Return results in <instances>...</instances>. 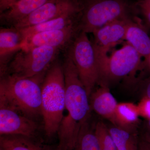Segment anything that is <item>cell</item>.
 Wrapping results in <instances>:
<instances>
[{
  "instance_id": "obj_1",
  "label": "cell",
  "mask_w": 150,
  "mask_h": 150,
  "mask_svg": "<svg viewBox=\"0 0 150 150\" xmlns=\"http://www.w3.org/2000/svg\"><path fill=\"white\" fill-rule=\"evenodd\" d=\"M62 65L66 88L65 109L57 133V150H72L76 148L81 129L88 121L91 105L89 96L68 51Z\"/></svg>"
},
{
  "instance_id": "obj_2",
  "label": "cell",
  "mask_w": 150,
  "mask_h": 150,
  "mask_svg": "<svg viewBox=\"0 0 150 150\" xmlns=\"http://www.w3.org/2000/svg\"><path fill=\"white\" fill-rule=\"evenodd\" d=\"M46 71L31 77L9 74L1 77L0 104L9 106L35 120L41 115V86Z\"/></svg>"
},
{
  "instance_id": "obj_3",
  "label": "cell",
  "mask_w": 150,
  "mask_h": 150,
  "mask_svg": "<svg viewBox=\"0 0 150 150\" xmlns=\"http://www.w3.org/2000/svg\"><path fill=\"white\" fill-rule=\"evenodd\" d=\"M41 116L45 135L57 134L65 109L66 88L63 65L54 62L46 71L41 86Z\"/></svg>"
},
{
  "instance_id": "obj_4",
  "label": "cell",
  "mask_w": 150,
  "mask_h": 150,
  "mask_svg": "<svg viewBox=\"0 0 150 150\" xmlns=\"http://www.w3.org/2000/svg\"><path fill=\"white\" fill-rule=\"evenodd\" d=\"M79 21L80 31L93 33L115 21L131 18L130 6L125 0H83Z\"/></svg>"
},
{
  "instance_id": "obj_5",
  "label": "cell",
  "mask_w": 150,
  "mask_h": 150,
  "mask_svg": "<svg viewBox=\"0 0 150 150\" xmlns=\"http://www.w3.org/2000/svg\"><path fill=\"white\" fill-rule=\"evenodd\" d=\"M71 57L83 84L89 96L100 80L99 65L93 43L87 33L80 31L69 46Z\"/></svg>"
},
{
  "instance_id": "obj_6",
  "label": "cell",
  "mask_w": 150,
  "mask_h": 150,
  "mask_svg": "<svg viewBox=\"0 0 150 150\" xmlns=\"http://www.w3.org/2000/svg\"><path fill=\"white\" fill-rule=\"evenodd\" d=\"M59 51L46 46L22 48L11 60L5 75L31 77L46 72L55 62Z\"/></svg>"
},
{
  "instance_id": "obj_7",
  "label": "cell",
  "mask_w": 150,
  "mask_h": 150,
  "mask_svg": "<svg viewBox=\"0 0 150 150\" xmlns=\"http://www.w3.org/2000/svg\"><path fill=\"white\" fill-rule=\"evenodd\" d=\"M132 18L115 21L98 28L93 32L94 48L96 54L100 73L104 67L110 49L123 40L129 23Z\"/></svg>"
},
{
  "instance_id": "obj_8",
  "label": "cell",
  "mask_w": 150,
  "mask_h": 150,
  "mask_svg": "<svg viewBox=\"0 0 150 150\" xmlns=\"http://www.w3.org/2000/svg\"><path fill=\"white\" fill-rule=\"evenodd\" d=\"M142 58L136 49L127 43L108 57L100 73V82L105 84L109 78L120 79L130 74L140 66Z\"/></svg>"
},
{
  "instance_id": "obj_9",
  "label": "cell",
  "mask_w": 150,
  "mask_h": 150,
  "mask_svg": "<svg viewBox=\"0 0 150 150\" xmlns=\"http://www.w3.org/2000/svg\"><path fill=\"white\" fill-rule=\"evenodd\" d=\"M83 8L79 0H51L12 27L20 29L33 26L65 15L81 13Z\"/></svg>"
},
{
  "instance_id": "obj_10",
  "label": "cell",
  "mask_w": 150,
  "mask_h": 150,
  "mask_svg": "<svg viewBox=\"0 0 150 150\" xmlns=\"http://www.w3.org/2000/svg\"><path fill=\"white\" fill-rule=\"evenodd\" d=\"M38 129L35 120L9 106L0 104V135L33 138Z\"/></svg>"
},
{
  "instance_id": "obj_11",
  "label": "cell",
  "mask_w": 150,
  "mask_h": 150,
  "mask_svg": "<svg viewBox=\"0 0 150 150\" xmlns=\"http://www.w3.org/2000/svg\"><path fill=\"white\" fill-rule=\"evenodd\" d=\"M79 31L78 22L62 29L36 33L26 39L23 48L46 46L60 50L70 46Z\"/></svg>"
},
{
  "instance_id": "obj_12",
  "label": "cell",
  "mask_w": 150,
  "mask_h": 150,
  "mask_svg": "<svg viewBox=\"0 0 150 150\" xmlns=\"http://www.w3.org/2000/svg\"><path fill=\"white\" fill-rule=\"evenodd\" d=\"M25 40L19 30L13 27L0 29V74H6L8 66L16 54L24 47Z\"/></svg>"
},
{
  "instance_id": "obj_13",
  "label": "cell",
  "mask_w": 150,
  "mask_h": 150,
  "mask_svg": "<svg viewBox=\"0 0 150 150\" xmlns=\"http://www.w3.org/2000/svg\"><path fill=\"white\" fill-rule=\"evenodd\" d=\"M51 0H18L7 10L0 13V23L12 27L30 14Z\"/></svg>"
},
{
  "instance_id": "obj_14",
  "label": "cell",
  "mask_w": 150,
  "mask_h": 150,
  "mask_svg": "<svg viewBox=\"0 0 150 150\" xmlns=\"http://www.w3.org/2000/svg\"><path fill=\"white\" fill-rule=\"evenodd\" d=\"M91 96V108L98 115L112 122L118 103L107 85L101 84Z\"/></svg>"
},
{
  "instance_id": "obj_15",
  "label": "cell",
  "mask_w": 150,
  "mask_h": 150,
  "mask_svg": "<svg viewBox=\"0 0 150 150\" xmlns=\"http://www.w3.org/2000/svg\"><path fill=\"white\" fill-rule=\"evenodd\" d=\"M125 40L134 47L146 61L150 56V36L146 29L139 23L132 19L126 30Z\"/></svg>"
},
{
  "instance_id": "obj_16",
  "label": "cell",
  "mask_w": 150,
  "mask_h": 150,
  "mask_svg": "<svg viewBox=\"0 0 150 150\" xmlns=\"http://www.w3.org/2000/svg\"><path fill=\"white\" fill-rule=\"evenodd\" d=\"M81 13L65 15L40 24L19 30L25 41L28 38L36 33L62 29L77 23L80 17Z\"/></svg>"
},
{
  "instance_id": "obj_17",
  "label": "cell",
  "mask_w": 150,
  "mask_h": 150,
  "mask_svg": "<svg viewBox=\"0 0 150 150\" xmlns=\"http://www.w3.org/2000/svg\"><path fill=\"white\" fill-rule=\"evenodd\" d=\"M140 117L137 105L131 103H118L115 110L112 123L115 126L132 132V127Z\"/></svg>"
},
{
  "instance_id": "obj_18",
  "label": "cell",
  "mask_w": 150,
  "mask_h": 150,
  "mask_svg": "<svg viewBox=\"0 0 150 150\" xmlns=\"http://www.w3.org/2000/svg\"><path fill=\"white\" fill-rule=\"evenodd\" d=\"M21 136H2L0 137L1 150H48L32 139Z\"/></svg>"
},
{
  "instance_id": "obj_19",
  "label": "cell",
  "mask_w": 150,
  "mask_h": 150,
  "mask_svg": "<svg viewBox=\"0 0 150 150\" xmlns=\"http://www.w3.org/2000/svg\"><path fill=\"white\" fill-rule=\"evenodd\" d=\"M108 129L117 150H138L139 142L132 132L115 125Z\"/></svg>"
},
{
  "instance_id": "obj_20",
  "label": "cell",
  "mask_w": 150,
  "mask_h": 150,
  "mask_svg": "<svg viewBox=\"0 0 150 150\" xmlns=\"http://www.w3.org/2000/svg\"><path fill=\"white\" fill-rule=\"evenodd\" d=\"M88 121L83 124L78 137L76 148L79 150H100L99 141L94 130L88 126Z\"/></svg>"
},
{
  "instance_id": "obj_21",
  "label": "cell",
  "mask_w": 150,
  "mask_h": 150,
  "mask_svg": "<svg viewBox=\"0 0 150 150\" xmlns=\"http://www.w3.org/2000/svg\"><path fill=\"white\" fill-rule=\"evenodd\" d=\"M95 131L99 141L100 150H117L108 128L103 122L97 123Z\"/></svg>"
},
{
  "instance_id": "obj_22",
  "label": "cell",
  "mask_w": 150,
  "mask_h": 150,
  "mask_svg": "<svg viewBox=\"0 0 150 150\" xmlns=\"http://www.w3.org/2000/svg\"><path fill=\"white\" fill-rule=\"evenodd\" d=\"M139 6L144 19L145 28L150 29V0H142Z\"/></svg>"
},
{
  "instance_id": "obj_23",
  "label": "cell",
  "mask_w": 150,
  "mask_h": 150,
  "mask_svg": "<svg viewBox=\"0 0 150 150\" xmlns=\"http://www.w3.org/2000/svg\"><path fill=\"white\" fill-rule=\"evenodd\" d=\"M140 116L146 120L150 119V98L144 97L137 105Z\"/></svg>"
},
{
  "instance_id": "obj_24",
  "label": "cell",
  "mask_w": 150,
  "mask_h": 150,
  "mask_svg": "<svg viewBox=\"0 0 150 150\" xmlns=\"http://www.w3.org/2000/svg\"><path fill=\"white\" fill-rule=\"evenodd\" d=\"M18 0H0V13L11 6Z\"/></svg>"
},
{
  "instance_id": "obj_25",
  "label": "cell",
  "mask_w": 150,
  "mask_h": 150,
  "mask_svg": "<svg viewBox=\"0 0 150 150\" xmlns=\"http://www.w3.org/2000/svg\"><path fill=\"white\" fill-rule=\"evenodd\" d=\"M138 150H150V143L142 138L139 142Z\"/></svg>"
},
{
  "instance_id": "obj_26",
  "label": "cell",
  "mask_w": 150,
  "mask_h": 150,
  "mask_svg": "<svg viewBox=\"0 0 150 150\" xmlns=\"http://www.w3.org/2000/svg\"><path fill=\"white\" fill-rule=\"evenodd\" d=\"M142 138L150 143V119L146 120V131Z\"/></svg>"
},
{
  "instance_id": "obj_27",
  "label": "cell",
  "mask_w": 150,
  "mask_h": 150,
  "mask_svg": "<svg viewBox=\"0 0 150 150\" xmlns=\"http://www.w3.org/2000/svg\"><path fill=\"white\" fill-rule=\"evenodd\" d=\"M144 97L150 98V78L148 79L145 88V96Z\"/></svg>"
},
{
  "instance_id": "obj_28",
  "label": "cell",
  "mask_w": 150,
  "mask_h": 150,
  "mask_svg": "<svg viewBox=\"0 0 150 150\" xmlns=\"http://www.w3.org/2000/svg\"><path fill=\"white\" fill-rule=\"evenodd\" d=\"M146 62H148V64H149V65L150 67V56H149V58H148V60H147Z\"/></svg>"
}]
</instances>
